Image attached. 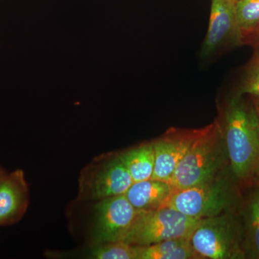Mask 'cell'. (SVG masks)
<instances>
[{
    "instance_id": "1",
    "label": "cell",
    "mask_w": 259,
    "mask_h": 259,
    "mask_svg": "<svg viewBox=\"0 0 259 259\" xmlns=\"http://www.w3.org/2000/svg\"><path fill=\"white\" fill-rule=\"evenodd\" d=\"M217 120L233 177L238 185H253L259 163V121L249 97L235 94Z\"/></svg>"
},
{
    "instance_id": "2",
    "label": "cell",
    "mask_w": 259,
    "mask_h": 259,
    "mask_svg": "<svg viewBox=\"0 0 259 259\" xmlns=\"http://www.w3.org/2000/svg\"><path fill=\"white\" fill-rule=\"evenodd\" d=\"M228 158L217 120L203 127L168 183L173 191L190 188L222 175Z\"/></svg>"
},
{
    "instance_id": "3",
    "label": "cell",
    "mask_w": 259,
    "mask_h": 259,
    "mask_svg": "<svg viewBox=\"0 0 259 259\" xmlns=\"http://www.w3.org/2000/svg\"><path fill=\"white\" fill-rule=\"evenodd\" d=\"M238 185L234 177L223 173L198 185L173 191L163 207L198 219L214 217L236 210L240 202Z\"/></svg>"
},
{
    "instance_id": "4",
    "label": "cell",
    "mask_w": 259,
    "mask_h": 259,
    "mask_svg": "<svg viewBox=\"0 0 259 259\" xmlns=\"http://www.w3.org/2000/svg\"><path fill=\"white\" fill-rule=\"evenodd\" d=\"M190 241L199 259L245 258L241 218L235 210L201 219Z\"/></svg>"
},
{
    "instance_id": "5",
    "label": "cell",
    "mask_w": 259,
    "mask_h": 259,
    "mask_svg": "<svg viewBox=\"0 0 259 259\" xmlns=\"http://www.w3.org/2000/svg\"><path fill=\"white\" fill-rule=\"evenodd\" d=\"M200 220L168 207L139 212L123 241L144 246L168 240L191 238Z\"/></svg>"
},
{
    "instance_id": "6",
    "label": "cell",
    "mask_w": 259,
    "mask_h": 259,
    "mask_svg": "<svg viewBox=\"0 0 259 259\" xmlns=\"http://www.w3.org/2000/svg\"><path fill=\"white\" fill-rule=\"evenodd\" d=\"M134 181L118 153L101 155L81 170L78 198L97 202L125 194Z\"/></svg>"
},
{
    "instance_id": "7",
    "label": "cell",
    "mask_w": 259,
    "mask_h": 259,
    "mask_svg": "<svg viewBox=\"0 0 259 259\" xmlns=\"http://www.w3.org/2000/svg\"><path fill=\"white\" fill-rule=\"evenodd\" d=\"M94 210L92 244L123 241L139 213L125 194L97 201Z\"/></svg>"
},
{
    "instance_id": "8",
    "label": "cell",
    "mask_w": 259,
    "mask_h": 259,
    "mask_svg": "<svg viewBox=\"0 0 259 259\" xmlns=\"http://www.w3.org/2000/svg\"><path fill=\"white\" fill-rule=\"evenodd\" d=\"M199 129L171 127L152 141L155 151L151 180L168 182L194 141L202 134Z\"/></svg>"
},
{
    "instance_id": "9",
    "label": "cell",
    "mask_w": 259,
    "mask_h": 259,
    "mask_svg": "<svg viewBox=\"0 0 259 259\" xmlns=\"http://www.w3.org/2000/svg\"><path fill=\"white\" fill-rule=\"evenodd\" d=\"M234 0H212L208 29L201 50L208 58L220 49L241 45V33L237 23Z\"/></svg>"
},
{
    "instance_id": "10",
    "label": "cell",
    "mask_w": 259,
    "mask_h": 259,
    "mask_svg": "<svg viewBox=\"0 0 259 259\" xmlns=\"http://www.w3.org/2000/svg\"><path fill=\"white\" fill-rule=\"evenodd\" d=\"M29 205V187L22 169L5 172L0 178V226L16 224Z\"/></svg>"
},
{
    "instance_id": "11",
    "label": "cell",
    "mask_w": 259,
    "mask_h": 259,
    "mask_svg": "<svg viewBox=\"0 0 259 259\" xmlns=\"http://www.w3.org/2000/svg\"><path fill=\"white\" fill-rule=\"evenodd\" d=\"M173 192L166 182L150 180L134 182L125 194L130 203L139 212L161 208Z\"/></svg>"
},
{
    "instance_id": "12",
    "label": "cell",
    "mask_w": 259,
    "mask_h": 259,
    "mask_svg": "<svg viewBox=\"0 0 259 259\" xmlns=\"http://www.w3.org/2000/svg\"><path fill=\"white\" fill-rule=\"evenodd\" d=\"M241 222L245 258L259 259V187L256 186L243 202Z\"/></svg>"
},
{
    "instance_id": "13",
    "label": "cell",
    "mask_w": 259,
    "mask_h": 259,
    "mask_svg": "<svg viewBox=\"0 0 259 259\" xmlns=\"http://www.w3.org/2000/svg\"><path fill=\"white\" fill-rule=\"evenodd\" d=\"M134 182L150 180L155 166V151L152 141L144 143L118 153Z\"/></svg>"
},
{
    "instance_id": "14",
    "label": "cell",
    "mask_w": 259,
    "mask_h": 259,
    "mask_svg": "<svg viewBox=\"0 0 259 259\" xmlns=\"http://www.w3.org/2000/svg\"><path fill=\"white\" fill-rule=\"evenodd\" d=\"M190 239L182 238L144 246L136 245L138 259H199Z\"/></svg>"
},
{
    "instance_id": "15",
    "label": "cell",
    "mask_w": 259,
    "mask_h": 259,
    "mask_svg": "<svg viewBox=\"0 0 259 259\" xmlns=\"http://www.w3.org/2000/svg\"><path fill=\"white\" fill-rule=\"evenodd\" d=\"M88 258L95 259H138L137 248L124 241L92 244Z\"/></svg>"
},
{
    "instance_id": "16",
    "label": "cell",
    "mask_w": 259,
    "mask_h": 259,
    "mask_svg": "<svg viewBox=\"0 0 259 259\" xmlns=\"http://www.w3.org/2000/svg\"><path fill=\"white\" fill-rule=\"evenodd\" d=\"M237 23L242 35L259 25V0H240L236 5Z\"/></svg>"
},
{
    "instance_id": "17",
    "label": "cell",
    "mask_w": 259,
    "mask_h": 259,
    "mask_svg": "<svg viewBox=\"0 0 259 259\" xmlns=\"http://www.w3.org/2000/svg\"><path fill=\"white\" fill-rule=\"evenodd\" d=\"M237 94L242 95H259V50H255L245 66Z\"/></svg>"
},
{
    "instance_id": "18",
    "label": "cell",
    "mask_w": 259,
    "mask_h": 259,
    "mask_svg": "<svg viewBox=\"0 0 259 259\" xmlns=\"http://www.w3.org/2000/svg\"><path fill=\"white\" fill-rule=\"evenodd\" d=\"M241 45L249 46L255 50H259V25L242 35Z\"/></svg>"
},
{
    "instance_id": "19",
    "label": "cell",
    "mask_w": 259,
    "mask_h": 259,
    "mask_svg": "<svg viewBox=\"0 0 259 259\" xmlns=\"http://www.w3.org/2000/svg\"><path fill=\"white\" fill-rule=\"evenodd\" d=\"M248 97H249L253 106L255 107V112H256L259 121V95H251V96Z\"/></svg>"
},
{
    "instance_id": "20",
    "label": "cell",
    "mask_w": 259,
    "mask_h": 259,
    "mask_svg": "<svg viewBox=\"0 0 259 259\" xmlns=\"http://www.w3.org/2000/svg\"><path fill=\"white\" fill-rule=\"evenodd\" d=\"M253 185L259 187V163L256 171L255 172L254 177H253Z\"/></svg>"
},
{
    "instance_id": "21",
    "label": "cell",
    "mask_w": 259,
    "mask_h": 259,
    "mask_svg": "<svg viewBox=\"0 0 259 259\" xmlns=\"http://www.w3.org/2000/svg\"><path fill=\"white\" fill-rule=\"evenodd\" d=\"M5 171L4 169H3L2 167H0V178H1L2 177H3V175H4L5 173Z\"/></svg>"
},
{
    "instance_id": "22",
    "label": "cell",
    "mask_w": 259,
    "mask_h": 259,
    "mask_svg": "<svg viewBox=\"0 0 259 259\" xmlns=\"http://www.w3.org/2000/svg\"><path fill=\"white\" fill-rule=\"evenodd\" d=\"M235 2H236V3H238V1H240V0H234Z\"/></svg>"
}]
</instances>
